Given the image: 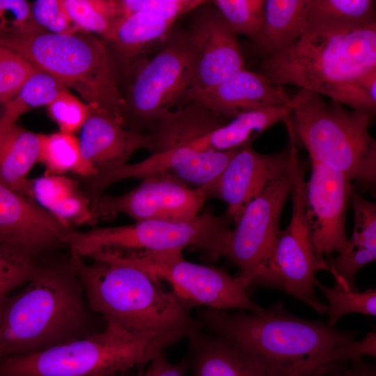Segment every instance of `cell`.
<instances>
[{"label":"cell","mask_w":376,"mask_h":376,"mask_svg":"<svg viewBox=\"0 0 376 376\" xmlns=\"http://www.w3.org/2000/svg\"><path fill=\"white\" fill-rule=\"evenodd\" d=\"M202 329L230 340L256 360L268 376H313L334 361L362 357L357 334L288 312L277 303L259 313L199 309Z\"/></svg>","instance_id":"6da1fadb"},{"label":"cell","mask_w":376,"mask_h":376,"mask_svg":"<svg viewBox=\"0 0 376 376\" xmlns=\"http://www.w3.org/2000/svg\"><path fill=\"white\" fill-rule=\"evenodd\" d=\"M102 329L70 258L40 265L20 291L0 299V359L38 353Z\"/></svg>","instance_id":"7a4b0ae2"},{"label":"cell","mask_w":376,"mask_h":376,"mask_svg":"<svg viewBox=\"0 0 376 376\" xmlns=\"http://www.w3.org/2000/svg\"><path fill=\"white\" fill-rule=\"evenodd\" d=\"M373 68L376 25L342 34L303 35L284 52L262 60L259 72L281 85H295L373 116L376 106L358 86Z\"/></svg>","instance_id":"3957f363"},{"label":"cell","mask_w":376,"mask_h":376,"mask_svg":"<svg viewBox=\"0 0 376 376\" xmlns=\"http://www.w3.org/2000/svg\"><path fill=\"white\" fill-rule=\"evenodd\" d=\"M90 258L93 264L70 256L90 309L104 320L149 336L201 327L172 291L143 270L98 254Z\"/></svg>","instance_id":"277c9868"},{"label":"cell","mask_w":376,"mask_h":376,"mask_svg":"<svg viewBox=\"0 0 376 376\" xmlns=\"http://www.w3.org/2000/svg\"><path fill=\"white\" fill-rule=\"evenodd\" d=\"M85 338L27 355L0 359V376H119L148 363L187 336L183 330L158 336L132 332L111 319Z\"/></svg>","instance_id":"5b68a950"},{"label":"cell","mask_w":376,"mask_h":376,"mask_svg":"<svg viewBox=\"0 0 376 376\" xmlns=\"http://www.w3.org/2000/svg\"><path fill=\"white\" fill-rule=\"evenodd\" d=\"M288 106L297 142L310 159L336 171L361 189L376 182V141L369 132L368 113L348 109L343 104L301 89Z\"/></svg>","instance_id":"8992f818"},{"label":"cell","mask_w":376,"mask_h":376,"mask_svg":"<svg viewBox=\"0 0 376 376\" xmlns=\"http://www.w3.org/2000/svg\"><path fill=\"white\" fill-rule=\"evenodd\" d=\"M0 43L75 91L84 102L123 119L125 99L106 45L85 33H0Z\"/></svg>","instance_id":"52a82bcc"},{"label":"cell","mask_w":376,"mask_h":376,"mask_svg":"<svg viewBox=\"0 0 376 376\" xmlns=\"http://www.w3.org/2000/svg\"><path fill=\"white\" fill-rule=\"evenodd\" d=\"M232 221L224 213L199 214L185 221L148 220L131 225L69 232L64 237L70 256L84 259L98 252H159L191 246L214 257L225 256Z\"/></svg>","instance_id":"ba28073f"},{"label":"cell","mask_w":376,"mask_h":376,"mask_svg":"<svg viewBox=\"0 0 376 376\" xmlns=\"http://www.w3.org/2000/svg\"><path fill=\"white\" fill-rule=\"evenodd\" d=\"M283 123L289 139L288 167L244 208L232 229L224 256L239 268L240 274L236 278L244 289L252 284L266 283L281 231V213L291 194L299 160L291 117H287Z\"/></svg>","instance_id":"9c48e42d"},{"label":"cell","mask_w":376,"mask_h":376,"mask_svg":"<svg viewBox=\"0 0 376 376\" xmlns=\"http://www.w3.org/2000/svg\"><path fill=\"white\" fill-rule=\"evenodd\" d=\"M128 77L123 125L132 131L148 133L185 103L191 81V53L185 31L173 29L160 49Z\"/></svg>","instance_id":"30bf717a"},{"label":"cell","mask_w":376,"mask_h":376,"mask_svg":"<svg viewBox=\"0 0 376 376\" xmlns=\"http://www.w3.org/2000/svg\"><path fill=\"white\" fill-rule=\"evenodd\" d=\"M182 249L159 252H106L113 260L138 267L157 281L165 280L178 299L190 311L204 306L259 313L265 308L253 301L237 278L222 268L185 260Z\"/></svg>","instance_id":"8fae6325"},{"label":"cell","mask_w":376,"mask_h":376,"mask_svg":"<svg viewBox=\"0 0 376 376\" xmlns=\"http://www.w3.org/2000/svg\"><path fill=\"white\" fill-rule=\"evenodd\" d=\"M306 173V164L299 162L290 194L291 219L277 237L265 285L283 290L316 312L327 315L328 306L317 297L314 281L318 271L329 272V267L310 238L305 217Z\"/></svg>","instance_id":"7c38bea8"},{"label":"cell","mask_w":376,"mask_h":376,"mask_svg":"<svg viewBox=\"0 0 376 376\" xmlns=\"http://www.w3.org/2000/svg\"><path fill=\"white\" fill-rule=\"evenodd\" d=\"M122 195L102 194L91 202L97 220L125 214L135 222L185 221L199 214L207 199L204 189L187 186L172 176L159 172L149 175Z\"/></svg>","instance_id":"4fadbf2b"},{"label":"cell","mask_w":376,"mask_h":376,"mask_svg":"<svg viewBox=\"0 0 376 376\" xmlns=\"http://www.w3.org/2000/svg\"><path fill=\"white\" fill-rule=\"evenodd\" d=\"M196 10L185 31L191 60V81L187 97L211 88L244 68L237 36L216 7L206 1Z\"/></svg>","instance_id":"5bb4252c"},{"label":"cell","mask_w":376,"mask_h":376,"mask_svg":"<svg viewBox=\"0 0 376 376\" xmlns=\"http://www.w3.org/2000/svg\"><path fill=\"white\" fill-rule=\"evenodd\" d=\"M306 182L305 217L316 252H339L347 237L345 219L348 204L355 191L352 182L343 174L314 160Z\"/></svg>","instance_id":"9a60e30c"},{"label":"cell","mask_w":376,"mask_h":376,"mask_svg":"<svg viewBox=\"0 0 376 376\" xmlns=\"http://www.w3.org/2000/svg\"><path fill=\"white\" fill-rule=\"evenodd\" d=\"M289 162L288 146L273 154H263L251 145L240 148L221 175L203 187L207 199L219 198L235 224L246 205L267 186L283 173Z\"/></svg>","instance_id":"2e32d148"},{"label":"cell","mask_w":376,"mask_h":376,"mask_svg":"<svg viewBox=\"0 0 376 376\" xmlns=\"http://www.w3.org/2000/svg\"><path fill=\"white\" fill-rule=\"evenodd\" d=\"M72 231L30 198L0 183V244L30 257L64 245Z\"/></svg>","instance_id":"e0dca14e"},{"label":"cell","mask_w":376,"mask_h":376,"mask_svg":"<svg viewBox=\"0 0 376 376\" xmlns=\"http://www.w3.org/2000/svg\"><path fill=\"white\" fill-rule=\"evenodd\" d=\"M290 99L282 85L243 68L211 88L189 94L185 103L193 101L231 120L257 110L288 106Z\"/></svg>","instance_id":"ac0fdd59"},{"label":"cell","mask_w":376,"mask_h":376,"mask_svg":"<svg viewBox=\"0 0 376 376\" xmlns=\"http://www.w3.org/2000/svg\"><path fill=\"white\" fill-rule=\"evenodd\" d=\"M80 131L82 159L97 172L127 164L139 149L152 153L155 148L148 133L128 130L121 118L105 110L93 109Z\"/></svg>","instance_id":"d6986e66"},{"label":"cell","mask_w":376,"mask_h":376,"mask_svg":"<svg viewBox=\"0 0 376 376\" xmlns=\"http://www.w3.org/2000/svg\"><path fill=\"white\" fill-rule=\"evenodd\" d=\"M176 20L152 11L134 13L120 20L107 42L127 77L160 49Z\"/></svg>","instance_id":"ffe728a7"},{"label":"cell","mask_w":376,"mask_h":376,"mask_svg":"<svg viewBox=\"0 0 376 376\" xmlns=\"http://www.w3.org/2000/svg\"><path fill=\"white\" fill-rule=\"evenodd\" d=\"M186 337L193 376H268L259 363L221 336L199 327Z\"/></svg>","instance_id":"44dd1931"},{"label":"cell","mask_w":376,"mask_h":376,"mask_svg":"<svg viewBox=\"0 0 376 376\" xmlns=\"http://www.w3.org/2000/svg\"><path fill=\"white\" fill-rule=\"evenodd\" d=\"M350 201L354 218L353 233L329 267L336 285L355 290L357 274L376 258V205L356 191Z\"/></svg>","instance_id":"7402d4cb"},{"label":"cell","mask_w":376,"mask_h":376,"mask_svg":"<svg viewBox=\"0 0 376 376\" xmlns=\"http://www.w3.org/2000/svg\"><path fill=\"white\" fill-rule=\"evenodd\" d=\"M376 25L374 0H307L304 35L342 34Z\"/></svg>","instance_id":"603a6c76"},{"label":"cell","mask_w":376,"mask_h":376,"mask_svg":"<svg viewBox=\"0 0 376 376\" xmlns=\"http://www.w3.org/2000/svg\"><path fill=\"white\" fill-rule=\"evenodd\" d=\"M230 120L193 101H188L164 118L148 132L154 141L152 154L188 148Z\"/></svg>","instance_id":"cb8c5ba5"},{"label":"cell","mask_w":376,"mask_h":376,"mask_svg":"<svg viewBox=\"0 0 376 376\" xmlns=\"http://www.w3.org/2000/svg\"><path fill=\"white\" fill-rule=\"evenodd\" d=\"M307 0H265L262 28L253 42L262 60L291 47L304 35Z\"/></svg>","instance_id":"d4e9b609"},{"label":"cell","mask_w":376,"mask_h":376,"mask_svg":"<svg viewBox=\"0 0 376 376\" xmlns=\"http://www.w3.org/2000/svg\"><path fill=\"white\" fill-rule=\"evenodd\" d=\"M39 150L38 134L13 125L0 136V183L32 198L28 175L38 162Z\"/></svg>","instance_id":"484cf974"},{"label":"cell","mask_w":376,"mask_h":376,"mask_svg":"<svg viewBox=\"0 0 376 376\" xmlns=\"http://www.w3.org/2000/svg\"><path fill=\"white\" fill-rule=\"evenodd\" d=\"M290 114V108L283 106L240 115L200 139L189 148L197 152L224 151L251 145L259 134L283 121Z\"/></svg>","instance_id":"4316f807"},{"label":"cell","mask_w":376,"mask_h":376,"mask_svg":"<svg viewBox=\"0 0 376 376\" xmlns=\"http://www.w3.org/2000/svg\"><path fill=\"white\" fill-rule=\"evenodd\" d=\"M65 90L68 88L61 81L38 68L15 95L3 105L0 113V136L23 113L48 105Z\"/></svg>","instance_id":"83f0119b"},{"label":"cell","mask_w":376,"mask_h":376,"mask_svg":"<svg viewBox=\"0 0 376 376\" xmlns=\"http://www.w3.org/2000/svg\"><path fill=\"white\" fill-rule=\"evenodd\" d=\"M38 135V162L45 167V174L63 175L72 172L87 178L97 173L83 160L79 138L74 134L60 131Z\"/></svg>","instance_id":"f1b7e54d"},{"label":"cell","mask_w":376,"mask_h":376,"mask_svg":"<svg viewBox=\"0 0 376 376\" xmlns=\"http://www.w3.org/2000/svg\"><path fill=\"white\" fill-rule=\"evenodd\" d=\"M63 4L79 32L94 33L107 41L123 19L119 0H63Z\"/></svg>","instance_id":"f546056e"},{"label":"cell","mask_w":376,"mask_h":376,"mask_svg":"<svg viewBox=\"0 0 376 376\" xmlns=\"http://www.w3.org/2000/svg\"><path fill=\"white\" fill-rule=\"evenodd\" d=\"M197 152L191 150L180 162L164 172L187 186L198 189L214 182L240 149Z\"/></svg>","instance_id":"4dcf8cb0"},{"label":"cell","mask_w":376,"mask_h":376,"mask_svg":"<svg viewBox=\"0 0 376 376\" xmlns=\"http://www.w3.org/2000/svg\"><path fill=\"white\" fill-rule=\"evenodd\" d=\"M315 287L324 295L328 302L329 315L327 324L334 327L338 321L349 313H357L368 315H376V290L369 289L364 292L347 290L338 285L332 288L323 285L317 279Z\"/></svg>","instance_id":"1f68e13d"},{"label":"cell","mask_w":376,"mask_h":376,"mask_svg":"<svg viewBox=\"0 0 376 376\" xmlns=\"http://www.w3.org/2000/svg\"><path fill=\"white\" fill-rule=\"evenodd\" d=\"M211 2L237 36L244 35L252 41L256 38L263 23L265 0H214Z\"/></svg>","instance_id":"d6a6232c"},{"label":"cell","mask_w":376,"mask_h":376,"mask_svg":"<svg viewBox=\"0 0 376 376\" xmlns=\"http://www.w3.org/2000/svg\"><path fill=\"white\" fill-rule=\"evenodd\" d=\"M39 266L36 258L0 244V299L29 282Z\"/></svg>","instance_id":"836d02e7"},{"label":"cell","mask_w":376,"mask_h":376,"mask_svg":"<svg viewBox=\"0 0 376 376\" xmlns=\"http://www.w3.org/2000/svg\"><path fill=\"white\" fill-rule=\"evenodd\" d=\"M37 68L0 43V104L3 105L8 102Z\"/></svg>","instance_id":"e575fe53"},{"label":"cell","mask_w":376,"mask_h":376,"mask_svg":"<svg viewBox=\"0 0 376 376\" xmlns=\"http://www.w3.org/2000/svg\"><path fill=\"white\" fill-rule=\"evenodd\" d=\"M48 113L60 131L74 134L81 130L94 107L81 101L68 90L61 92L48 105Z\"/></svg>","instance_id":"d590c367"},{"label":"cell","mask_w":376,"mask_h":376,"mask_svg":"<svg viewBox=\"0 0 376 376\" xmlns=\"http://www.w3.org/2000/svg\"><path fill=\"white\" fill-rule=\"evenodd\" d=\"M78 189L76 181L64 175L45 173L31 180L32 198L47 211Z\"/></svg>","instance_id":"8d00e7d4"},{"label":"cell","mask_w":376,"mask_h":376,"mask_svg":"<svg viewBox=\"0 0 376 376\" xmlns=\"http://www.w3.org/2000/svg\"><path fill=\"white\" fill-rule=\"evenodd\" d=\"M36 24L46 32L72 34L79 32L67 14L63 0H36L31 3Z\"/></svg>","instance_id":"74e56055"},{"label":"cell","mask_w":376,"mask_h":376,"mask_svg":"<svg viewBox=\"0 0 376 376\" xmlns=\"http://www.w3.org/2000/svg\"><path fill=\"white\" fill-rule=\"evenodd\" d=\"M48 212L68 229L72 225L95 226L98 222L91 209V198L79 189Z\"/></svg>","instance_id":"f35d334b"},{"label":"cell","mask_w":376,"mask_h":376,"mask_svg":"<svg viewBox=\"0 0 376 376\" xmlns=\"http://www.w3.org/2000/svg\"><path fill=\"white\" fill-rule=\"evenodd\" d=\"M205 2L204 0H119L123 18L139 12L152 11L176 19Z\"/></svg>","instance_id":"ab89813d"},{"label":"cell","mask_w":376,"mask_h":376,"mask_svg":"<svg viewBox=\"0 0 376 376\" xmlns=\"http://www.w3.org/2000/svg\"><path fill=\"white\" fill-rule=\"evenodd\" d=\"M44 31L34 22L31 3L26 0H0V33H24Z\"/></svg>","instance_id":"60d3db41"},{"label":"cell","mask_w":376,"mask_h":376,"mask_svg":"<svg viewBox=\"0 0 376 376\" xmlns=\"http://www.w3.org/2000/svg\"><path fill=\"white\" fill-rule=\"evenodd\" d=\"M324 376H376V369L363 358L343 359L325 365Z\"/></svg>","instance_id":"b9f144b4"},{"label":"cell","mask_w":376,"mask_h":376,"mask_svg":"<svg viewBox=\"0 0 376 376\" xmlns=\"http://www.w3.org/2000/svg\"><path fill=\"white\" fill-rule=\"evenodd\" d=\"M148 363L141 376H185L189 369L187 359L178 363H171L164 352L157 354Z\"/></svg>","instance_id":"7bdbcfd3"},{"label":"cell","mask_w":376,"mask_h":376,"mask_svg":"<svg viewBox=\"0 0 376 376\" xmlns=\"http://www.w3.org/2000/svg\"><path fill=\"white\" fill-rule=\"evenodd\" d=\"M358 86L368 100L376 106V68L365 72L359 79Z\"/></svg>","instance_id":"ee69618b"},{"label":"cell","mask_w":376,"mask_h":376,"mask_svg":"<svg viewBox=\"0 0 376 376\" xmlns=\"http://www.w3.org/2000/svg\"><path fill=\"white\" fill-rule=\"evenodd\" d=\"M324 368L322 367L317 370V372L313 376H324Z\"/></svg>","instance_id":"f6af8a7d"},{"label":"cell","mask_w":376,"mask_h":376,"mask_svg":"<svg viewBox=\"0 0 376 376\" xmlns=\"http://www.w3.org/2000/svg\"><path fill=\"white\" fill-rule=\"evenodd\" d=\"M119 376H127V373L123 374V375H119Z\"/></svg>","instance_id":"bcb514c9"}]
</instances>
